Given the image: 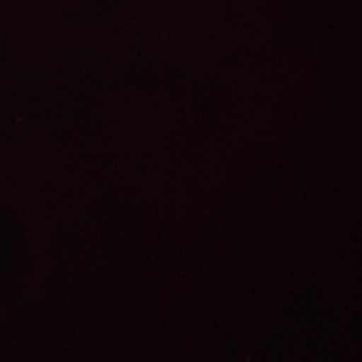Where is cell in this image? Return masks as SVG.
I'll return each mask as SVG.
<instances>
[]
</instances>
